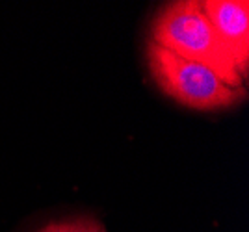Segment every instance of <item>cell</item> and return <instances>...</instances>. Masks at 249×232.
I'll return each mask as SVG.
<instances>
[{
  "label": "cell",
  "instance_id": "obj_5",
  "mask_svg": "<svg viewBox=\"0 0 249 232\" xmlns=\"http://www.w3.org/2000/svg\"><path fill=\"white\" fill-rule=\"evenodd\" d=\"M101 232H108V231H106V229H103V231H101Z\"/></svg>",
  "mask_w": 249,
  "mask_h": 232
},
{
  "label": "cell",
  "instance_id": "obj_4",
  "mask_svg": "<svg viewBox=\"0 0 249 232\" xmlns=\"http://www.w3.org/2000/svg\"><path fill=\"white\" fill-rule=\"evenodd\" d=\"M104 227L93 215H76L45 223L37 232H101Z\"/></svg>",
  "mask_w": 249,
  "mask_h": 232
},
{
  "label": "cell",
  "instance_id": "obj_2",
  "mask_svg": "<svg viewBox=\"0 0 249 232\" xmlns=\"http://www.w3.org/2000/svg\"><path fill=\"white\" fill-rule=\"evenodd\" d=\"M147 65L156 85L184 108L208 112L240 104L244 87H231L205 65L188 62L156 43H147Z\"/></svg>",
  "mask_w": 249,
  "mask_h": 232
},
{
  "label": "cell",
  "instance_id": "obj_3",
  "mask_svg": "<svg viewBox=\"0 0 249 232\" xmlns=\"http://www.w3.org/2000/svg\"><path fill=\"white\" fill-rule=\"evenodd\" d=\"M201 8L227 47L242 80H246L249 71V2L203 0Z\"/></svg>",
  "mask_w": 249,
  "mask_h": 232
},
{
  "label": "cell",
  "instance_id": "obj_1",
  "mask_svg": "<svg viewBox=\"0 0 249 232\" xmlns=\"http://www.w3.org/2000/svg\"><path fill=\"white\" fill-rule=\"evenodd\" d=\"M151 41L188 62L205 65L231 87H244L227 47L199 0H177L162 6L153 19Z\"/></svg>",
  "mask_w": 249,
  "mask_h": 232
}]
</instances>
